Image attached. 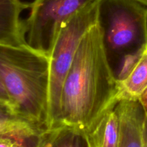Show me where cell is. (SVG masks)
Wrapping results in <instances>:
<instances>
[{"label": "cell", "instance_id": "6da1fadb", "mask_svg": "<svg viewBox=\"0 0 147 147\" xmlns=\"http://www.w3.org/2000/svg\"><path fill=\"white\" fill-rule=\"evenodd\" d=\"M118 82L106 57L96 22L83 36L62 88L57 127L86 134L102 113L118 102Z\"/></svg>", "mask_w": 147, "mask_h": 147}, {"label": "cell", "instance_id": "7a4b0ae2", "mask_svg": "<svg viewBox=\"0 0 147 147\" xmlns=\"http://www.w3.org/2000/svg\"><path fill=\"white\" fill-rule=\"evenodd\" d=\"M0 78L11 100L13 112L48 129V57L28 45H0Z\"/></svg>", "mask_w": 147, "mask_h": 147}, {"label": "cell", "instance_id": "3957f363", "mask_svg": "<svg viewBox=\"0 0 147 147\" xmlns=\"http://www.w3.org/2000/svg\"><path fill=\"white\" fill-rule=\"evenodd\" d=\"M147 7L136 0H99L98 22L117 81L130 73L146 47Z\"/></svg>", "mask_w": 147, "mask_h": 147}, {"label": "cell", "instance_id": "277c9868", "mask_svg": "<svg viewBox=\"0 0 147 147\" xmlns=\"http://www.w3.org/2000/svg\"><path fill=\"white\" fill-rule=\"evenodd\" d=\"M99 0L88 4L69 19L60 29L50 61L48 129L57 127L62 88L80 40L98 22Z\"/></svg>", "mask_w": 147, "mask_h": 147}, {"label": "cell", "instance_id": "5b68a950", "mask_svg": "<svg viewBox=\"0 0 147 147\" xmlns=\"http://www.w3.org/2000/svg\"><path fill=\"white\" fill-rule=\"evenodd\" d=\"M97 0H34L24 21L30 48L50 57L62 26L83 7Z\"/></svg>", "mask_w": 147, "mask_h": 147}, {"label": "cell", "instance_id": "8992f818", "mask_svg": "<svg viewBox=\"0 0 147 147\" xmlns=\"http://www.w3.org/2000/svg\"><path fill=\"white\" fill-rule=\"evenodd\" d=\"M119 117L118 147H144L142 126L145 112L138 100H121L116 103Z\"/></svg>", "mask_w": 147, "mask_h": 147}, {"label": "cell", "instance_id": "52a82bcc", "mask_svg": "<svg viewBox=\"0 0 147 147\" xmlns=\"http://www.w3.org/2000/svg\"><path fill=\"white\" fill-rule=\"evenodd\" d=\"M30 6L22 0H0V45L17 47L28 45L24 21L20 19V15Z\"/></svg>", "mask_w": 147, "mask_h": 147}, {"label": "cell", "instance_id": "ba28073f", "mask_svg": "<svg viewBox=\"0 0 147 147\" xmlns=\"http://www.w3.org/2000/svg\"><path fill=\"white\" fill-rule=\"evenodd\" d=\"M116 103L108 108L86 133L90 147H118L119 123L115 109Z\"/></svg>", "mask_w": 147, "mask_h": 147}, {"label": "cell", "instance_id": "9c48e42d", "mask_svg": "<svg viewBox=\"0 0 147 147\" xmlns=\"http://www.w3.org/2000/svg\"><path fill=\"white\" fill-rule=\"evenodd\" d=\"M118 82L117 100H138L147 88V48L129 75Z\"/></svg>", "mask_w": 147, "mask_h": 147}, {"label": "cell", "instance_id": "30bf717a", "mask_svg": "<svg viewBox=\"0 0 147 147\" xmlns=\"http://www.w3.org/2000/svg\"><path fill=\"white\" fill-rule=\"evenodd\" d=\"M45 131V129L15 114L9 109L0 110V135L27 141L37 139Z\"/></svg>", "mask_w": 147, "mask_h": 147}, {"label": "cell", "instance_id": "8fae6325", "mask_svg": "<svg viewBox=\"0 0 147 147\" xmlns=\"http://www.w3.org/2000/svg\"><path fill=\"white\" fill-rule=\"evenodd\" d=\"M36 147H89L86 134L67 126L46 129L35 143Z\"/></svg>", "mask_w": 147, "mask_h": 147}, {"label": "cell", "instance_id": "7c38bea8", "mask_svg": "<svg viewBox=\"0 0 147 147\" xmlns=\"http://www.w3.org/2000/svg\"><path fill=\"white\" fill-rule=\"evenodd\" d=\"M26 141L14 136L0 135V147H30ZM34 147H36L35 145Z\"/></svg>", "mask_w": 147, "mask_h": 147}, {"label": "cell", "instance_id": "4fadbf2b", "mask_svg": "<svg viewBox=\"0 0 147 147\" xmlns=\"http://www.w3.org/2000/svg\"><path fill=\"white\" fill-rule=\"evenodd\" d=\"M0 102L4 103V104L7 105L12 111L11 100H10L8 93H7V90H6L5 87H4V84H3L2 81H1V78H0Z\"/></svg>", "mask_w": 147, "mask_h": 147}, {"label": "cell", "instance_id": "5bb4252c", "mask_svg": "<svg viewBox=\"0 0 147 147\" xmlns=\"http://www.w3.org/2000/svg\"><path fill=\"white\" fill-rule=\"evenodd\" d=\"M138 100L140 102L141 105L143 107L145 112V115L147 116V88L145 89L144 91L141 94V96H139Z\"/></svg>", "mask_w": 147, "mask_h": 147}, {"label": "cell", "instance_id": "9a60e30c", "mask_svg": "<svg viewBox=\"0 0 147 147\" xmlns=\"http://www.w3.org/2000/svg\"><path fill=\"white\" fill-rule=\"evenodd\" d=\"M142 136H143L144 147H147V116L146 115H145L143 126H142Z\"/></svg>", "mask_w": 147, "mask_h": 147}, {"label": "cell", "instance_id": "2e32d148", "mask_svg": "<svg viewBox=\"0 0 147 147\" xmlns=\"http://www.w3.org/2000/svg\"><path fill=\"white\" fill-rule=\"evenodd\" d=\"M4 109H9V110L11 111V109L9 106H7V105L4 104V103L0 102V110H4Z\"/></svg>", "mask_w": 147, "mask_h": 147}, {"label": "cell", "instance_id": "e0dca14e", "mask_svg": "<svg viewBox=\"0 0 147 147\" xmlns=\"http://www.w3.org/2000/svg\"><path fill=\"white\" fill-rule=\"evenodd\" d=\"M136 1L142 3V4H144V5H145L146 7H147V0H136Z\"/></svg>", "mask_w": 147, "mask_h": 147}, {"label": "cell", "instance_id": "ac0fdd59", "mask_svg": "<svg viewBox=\"0 0 147 147\" xmlns=\"http://www.w3.org/2000/svg\"><path fill=\"white\" fill-rule=\"evenodd\" d=\"M146 27H147V20H146ZM146 48H147V42H146Z\"/></svg>", "mask_w": 147, "mask_h": 147}, {"label": "cell", "instance_id": "d6986e66", "mask_svg": "<svg viewBox=\"0 0 147 147\" xmlns=\"http://www.w3.org/2000/svg\"><path fill=\"white\" fill-rule=\"evenodd\" d=\"M89 147H90V146H89Z\"/></svg>", "mask_w": 147, "mask_h": 147}]
</instances>
